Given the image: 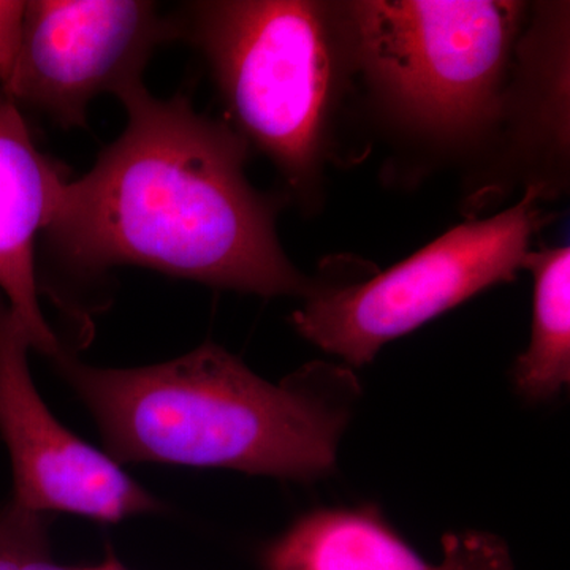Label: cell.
Instances as JSON below:
<instances>
[{"label": "cell", "instance_id": "obj_1", "mask_svg": "<svg viewBox=\"0 0 570 570\" xmlns=\"http://www.w3.org/2000/svg\"><path fill=\"white\" fill-rule=\"evenodd\" d=\"M126 130L77 181H63L43 230L69 275L137 265L217 288L313 294L316 279L284 253L281 198L246 176L249 146L228 122L138 86L121 97Z\"/></svg>", "mask_w": 570, "mask_h": 570}, {"label": "cell", "instance_id": "obj_2", "mask_svg": "<svg viewBox=\"0 0 570 570\" xmlns=\"http://www.w3.org/2000/svg\"><path fill=\"white\" fill-rule=\"evenodd\" d=\"M116 461L324 478L360 385L351 367L316 362L269 384L208 343L160 365L111 370L56 356Z\"/></svg>", "mask_w": 570, "mask_h": 570}, {"label": "cell", "instance_id": "obj_3", "mask_svg": "<svg viewBox=\"0 0 570 570\" xmlns=\"http://www.w3.org/2000/svg\"><path fill=\"white\" fill-rule=\"evenodd\" d=\"M351 108L395 146L414 174L489 151L531 2L341 0Z\"/></svg>", "mask_w": 570, "mask_h": 570}, {"label": "cell", "instance_id": "obj_4", "mask_svg": "<svg viewBox=\"0 0 570 570\" xmlns=\"http://www.w3.org/2000/svg\"><path fill=\"white\" fill-rule=\"evenodd\" d=\"M175 20L208 63L228 124L273 164L285 197L317 212L351 108L341 0H204Z\"/></svg>", "mask_w": 570, "mask_h": 570}, {"label": "cell", "instance_id": "obj_5", "mask_svg": "<svg viewBox=\"0 0 570 570\" xmlns=\"http://www.w3.org/2000/svg\"><path fill=\"white\" fill-rule=\"evenodd\" d=\"M553 216L524 190L515 205L472 217L385 272L335 284L316 279L295 311L296 332L347 367L370 365L385 344L494 285L512 283L531 242Z\"/></svg>", "mask_w": 570, "mask_h": 570}, {"label": "cell", "instance_id": "obj_6", "mask_svg": "<svg viewBox=\"0 0 570 570\" xmlns=\"http://www.w3.org/2000/svg\"><path fill=\"white\" fill-rule=\"evenodd\" d=\"M178 40L175 17L141 0L26 2L20 55L6 92L11 100L73 129L94 99L142 86L154 50Z\"/></svg>", "mask_w": 570, "mask_h": 570}, {"label": "cell", "instance_id": "obj_7", "mask_svg": "<svg viewBox=\"0 0 570 570\" xmlns=\"http://www.w3.org/2000/svg\"><path fill=\"white\" fill-rule=\"evenodd\" d=\"M31 341L0 294V434L13 471L11 504L116 523L157 509L111 455L86 444L41 400L29 370Z\"/></svg>", "mask_w": 570, "mask_h": 570}, {"label": "cell", "instance_id": "obj_8", "mask_svg": "<svg viewBox=\"0 0 570 570\" xmlns=\"http://www.w3.org/2000/svg\"><path fill=\"white\" fill-rule=\"evenodd\" d=\"M570 3L531 2L493 140L464 179L469 216L517 190H569Z\"/></svg>", "mask_w": 570, "mask_h": 570}, {"label": "cell", "instance_id": "obj_9", "mask_svg": "<svg viewBox=\"0 0 570 570\" xmlns=\"http://www.w3.org/2000/svg\"><path fill=\"white\" fill-rule=\"evenodd\" d=\"M63 181L33 142L20 107L0 88V294L33 351L51 358L62 348L41 313L36 245Z\"/></svg>", "mask_w": 570, "mask_h": 570}, {"label": "cell", "instance_id": "obj_10", "mask_svg": "<svg viewBox=\"0 0 570 570\" xmlns=\"http://www.w3.org/2000/svg\"><path fill=\"white\" fill-rule=\"evenodd\" d=\"M441 564L423 561L371 508L307 513L272 543L265 570H513L508 546L464 531L442 542Z\"/></svg>", "mask_w": 570, "mask_h": 570}, {"label": "cell", "instance_id": "obj_11", "mask_svg": "<svg viewBox=\"0 0 570 570\" xmlns=\"http://www.w3.org/2000/svg\"><path fill=\"white\" fill-rule=\"evenodd\" d=\"M534 281L531 343L513 365V382L531 401L557 396L570 381V249L530 250L523 268Z\"/></svg>", "mask_w": 570, "mask_h": 570}, {"label": "cell", "instance_id": "obj_12", "mask_svg": "<svg viewBox=\"0 0 570 570\" xmlns=\"http://www.w3.org/2000/svg\"><path fill=\"white\" fill-rule=\"evenodd\" d=\"M0 570H78L52 558L40 513L7 504L0 509Z\"/></svg>", "mask_w": 570, "mask_h": 570}, {"label": "cell", "instance_id": "obj_13", "mask_svg": "<svg viewBox=\"0 0 570 570\" xmlns=\"http://www.w3.org/2000/svg\"><path fill=\"white\" fill-rule=\"evenodd\" d=\"M26 2L0 0V88L6 91L20 55Z\"/></svg>", "mask_w": 570, "mask_h": 570}, {"label": "cell", "instance_id": "obj_14", "mask_svg": "<svg viewBox=\"0 0 570 570\" xmlns=\"http://www.w3.org/2000/svg\"><path fill=\"white\" fill-rule=\"evenodd\" d=\"M78 570H127V569L124 568L121 562L116 560V558L112 557V554H108L107 560H104L102 562H100V564L92 566V568H82V569H78Z\"/></svg>", "mask_w": 570, "mask_h": 570}]
</instances>
